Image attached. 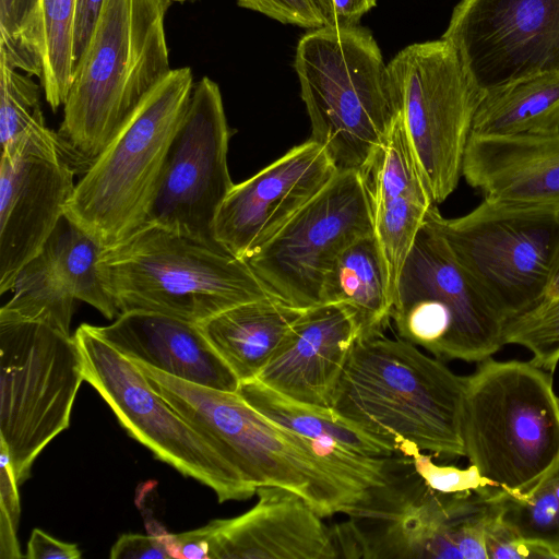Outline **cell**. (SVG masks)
Returning a JSON list of instances; mask_svg holds the SVG:
<instances>
[{"label": "cell", "instance_id": "obj_1", "mask_svg": "<svg viewBox=\"0 0 559 559\" xmlns=\"http://www.w3.org/2000/svg\"><path fill=\"white\" fill-rule=\"evenodd\" d=\"M467 377L414 344L384 334L357 338L331 408L390 442L396 454L416 447L448 459L465 456L462 432Z\"/></svg>", "mask_w": 559, "mask_h": 559}, {"label": "cell", "instance_id": "obj_2", "mask_svg": "<svg viewBox=\"0 0 559 559\" xmlns=\"http://www.w3.org/2000/svg\"><path fill=\"white\" fill-rule=\"evenodd\" d=\"M169 0H105L74 66L57 131L84 174L152 90L171 71L165 31Z\"/></svg>", "mask_w": 559, "mask_h": 559}, {"label": "cell", "instance_id": "obj_3", "mask_svg": "<svg viewBox=\"0 0 559 559\" xmlns=\"http://www.w3.org/2000/svg\"><path fill=\"white\" fill-rule=\"evenodd\" d=\"M132 361L252 495L261 486L287 488L305 498L322 518L345 514L361 497L365 488L320 459L310 440L272 423L238 392L191 383Z\"/></svg>", "mask_w": 559, "mask_h": 559}, {"label": "cell", "instance_id": "obj_4", "mask_svg": "<svg viewBox=\"0 0 559 559\" xmlns=\"http://www.w3.org/2000/svg\"><path fill=\"white\" fill-rule=\"evenodd\" d=\"M97 267L120 313L148 311L200 324L239 304L273 297L246 260L215 240L150 223L104 248Z\"/></svg>", "mask_w": 559, "mask_h": 559}, {"label": "cell", "instance_id": "obj_5", "mask_svg": "<svg viewBox=\"0 0 559 559\" xmlns=\"http://www.w3.org/2000/svg\"><path fill=\"white\" fill-rule=\"evenodd\" d=\"M294 67L311 124L337 171H361L401 112L388 64L360 25L322 26L298 41Z\"/></svg>", "mask_w": 559, "mask_h": 559}, {"label": "cell", "instance_id": "obj_6", "mask_svg": "<svg viewBox=\"0 0 559 559\" xmlns=\"http://www.w3.org/2000/svg\"><path fill=\"white\" fill-rule=\"evenodd\" d=\"M496 495V489L439 492L409 456L394 454L383 480L366 488L347 520L331 528L343 558L488 559L485 530Z\"/></svg>", "mask_w": 559, "mask_h": 559}, {"label": "cell", "instance_id": "obj_7", "mask_svg": "<svg viewBox=\"0 0 559 559\" xmlns=\"http://www.w3.org/2000/svg\"><path fill=\"white\" fill-rule=\"evenodd\" d=\"M465 456L493 487L524 497L559 463L552 373L528 361L479 362L467 376Z\"/></svg>", "mask_w": 559, "mask_h": 559}, {"label": "cell", "instance_id": "obj_8", "mask_svg": "<svg viewBox=\"0 0 559 559\" xmlns=\"http://www.w3.org/2000/svg\"><path fill=\"white\" fill-rule=\"evenodd\" d=\"M194 84L189 67L171 69L75 183L64 216L104 248L146 223Z\"/></svg>", "mask_w": 559, "mask_h": 559}, {"label": "cell", "instance_id": "obj_9", "mask_svg": "<svg viewBox=\"0 0 559 559\" xmlns=\"http://www.w3.org/2000/svg\"><path fill=\"white\" fill-rule=\"evenodd\" d=\"M507 322L539 304L559 257V210L483 199L471 212L425 218Z\"/></svg>", "mask_w": 559, "mask_h": 559}, {"label": "cell", "instance_id": "obj_10", "mask_svg": "<svg viewBox=\"0 0 559 559\" xmlns=\"http://www.w3.org/2000/svg\"><path fill=\"white\" fill-rule=\"evenodd\" d=\"M83 381L74 335L0 316V442L19 485L28 479L45 447L70 426Z\"/></svg>", "mask_w": 559, "mask_h": 559}, {"label": "cell", "instance_id": "obj_11", "mask_svg": "<svg viewBox=\"0 0 559 559\" xmlns=\"http://www.w3.org/2000/svg\"><path fill=\"white\" fill-rule=\"evenodd\" d=\"M391 319L402 340L441 360L480 362L504 345V320L426 219L401 270Z\"/></svg>", "mask_w": 559, "mask_h": 559}, {"label": "cell", "instance_id": "obj_12", "mask_svg": "<svg viewBox=\"0 0 559 559\" xmlns=\"http://www.w3.org/2000/svg\"><path fill=\"white\" fill-rule=\"evenodd\" d=\"M388 68L432 200L443 202L462 177L483 92L471 81L456 50L442 38L406 46Z\"/></svg>", "mask_w": 559, "mask_h": 559}, {"label": "cell", "instance_id": "obj_13", "mask_svg": "<svg viewBox=\"0 0 559 559\" xmlns=\"http://www.w3.org/2000/svg\"><path fill=\"white\" fill-rule=\"evenodd\" d=\"M84 380L110 406L127 432L155 457L210 487L219 502L252 492L236 473L150 384L139 367L83 323L75 333Z\"/></svg>", "mask_w": 559, "mask_h": 559}, {"label": "cell", "instance_id": "obj_14", "mask_svg": "<svg viewBox=\"0 0 559 559\" xmlns=\"http://www.w3.org/2000/svg\"><path fill=\"white\" fill-rule=\"evenodd\" d=\"M373 234L368 193L358 171H337L246 261L271 296L300 309L321 304L324 281L341 253Z\"/></svg>", "mask_w": 559, "mask_h": 559}, {"label": "cell", "instance_id": "obj_15", "mask_svg": "<svg viewBox=\"0 0 559 559\" xmlns=\"http://www.w3.org/2000/svg\"><path fill=\"white\" fill-rule=\"evenodd\" d=\"M218 84H194L170 144L146 223L214 240L216 214L234 187L228 169L231 136Z\"/></svg>", "mask_w": 559, "mask_h": 559}, {"label": "cell", "instance_id": "obj_16", "mask_svg": "<svg viewBox=\"0 0 559 559\" xmlns=\"http://www.w3.org/2000/svg\"><path fill=\"white\" fill-rule=\"evenodd\" d=\"M441 38L483 93L559 72V0H460Z\"/></svg>", "mask_w": 559, "mask_h": 559}, {"label": "cell", "instance_id": "obj_17", "mask_svg": "<svg viewBox=\"0 0 559 559\" xmlns=\"http://www.w3.org/2000/svg\"><path fill=\"white\" fill-rule=\"evenodd\" d=\"M76 174L53 130L1 153L0 294L12 289L64 216Z\"/></svg>", "mask_w": 559, "mask_h": 559}, {"label": "cell", "instance_id": "obj_18", "mask_svg": "<svg viewBox=\"0 0 559 559\" xmlns=\"http://www.w3.org/2000/svg\"><path fill=\"white\" fill-rule=\"evenodd\" d=\"M337 174L325 150L309 139L252 177L234 185L213 226V238L247 260Z\"/></svg>", "mask_w": 559, "mask_h": 559}, {"label": "cell", "instance_id": "obj_19", "mask_svg": "<svg viewBox=\"0 0 559 559\" xmlns=\"http://www.w3.org/2000/svg\"><path fill=\"white\" fill-rule=\"evenodd\" d=\"M104 247L66 216L41 250L16 274L12 298L0 316L45 323L64 334L76 300L111 320L119 309L100 281L97 262Z\"/></svg>", "mask_w": 559, "mask_h": 559}, {"label": "cell", "instance_id": "obj_20", "mask_svg": "<svg viewBox=\"0 0 559 559\" xmlns=\"http://www.w3.org/2000/svg\"><path fill=\"white\" fill-rule=\"evenodd\" d=\"M258 502L230 519H215L210 559H335L332 528L299 493L280 486L257 489Z\"/></svg>", "mask_w": 559, "mask_h": 559}, {"label": "cell", "instance_id": "obj_21", "mask_svg": "<svg viewBox=\"0 0 559 559\" xmlns=\"http://www.w3.org/2000/svg\"><path fill=\"white\" fill-rule=\"evenodd\" d=\"M358 336L347 307L307 308L255 379L297 402L330 407Z\"/></svg>", "mask_w": 559, "mask_h": 559}, {"label": "cell", "instance_id": "obj_22", "mask_svg": "<svg viewBox=\"0 0 559 559\" xmlns=\"http://www.w3.org/2000/svg\"><path fill=\"white\" fill-rule=\"evenodd\" d=\"M361 175L369 198L373 234L384 258L394 299L406 257L429 209L436 204L402 111Z\"/></svg>", "mask_w": 559, "mask_h": 559}, {"label": "cell", "instance_id": "obj_23", "mask_svg": "<svg viewBox=\"0 0 559 559\" xmlns=\"http://www.w3.org/2000/svg\"><path fill=\"white\" fill-rule=\"evenodd\" d=\"M462 177L485 200L559 210V132L471 135Z\"/></svg>", "mask_w": 559, "mask_h": 559}, {"label": "cell", "instance_id": "obj_24", "mask_svg": "<svg viewBox=\"0 0 559 559\" xmlns=\"http://www.w3.org/2000/svg\"><path fill=\"white\" fill-rule=\"evenodd\" d=\"M94 331L126 357L178 379L237 392L240 381L197 323L148 311L121 312Z\"/></svg>", "mask_w": 559, "mask_h": 559}, {"label": "cell", "instance_id": "obj_25", "mask_svg": "<svg viewBox=\"0 0 559 559\" xmlns=\"http://www.w3.org/2000/svg\"><path fill=\"white\" fill-rule=\"evenodd\" d=\"M305 310L266 297L234 306L199 325L242 382L257 378Z\"/></svg>", "mask_w": 559, "mask_h": 559}, {"label": "cell", "instance_id": "obj_26", "mask_svg": "<svg viewBox=\"0 0 559 559\" xmlns=\"http://www.w3.org/2000/svg\"><path fill=\"white\" fill-rule=\"evenodd\" d=\"M341 304L354 314L358 338L384 334L393 299L383 254L374 234L348 246L328 274L321 304Z\"/></svg>", "mask_w": 559, "mask_h": 559}, {"label": "cell", "instance_id": "obj_27", "mask_svg": "<svg viewBox=\"0 0 559 559\" xmlns=\"http://www.w3.org/2000/svg\"><path fill=\"white\" fill-rule=\"evenodd\" d=\"M559 132V72H543L483 93L471 135L516 136Z\"/></svg>", "mask_w": 559, "mask_h": 559}, {"label": "cell", "instance_id": "obj_28", "mask_svg": "<svg viewBox=\"0 0 559 559\" xmlns=\"http://www.w3.org/2000/svg\"><path fill=\"white\" fill-rule=\"evenodd\" d=\"M237 392L269 420L313 444L337 447L369 457L396 454L390 442L346 421L331 407L297 402L257 379L240 382Z\"/></svg>", "mask_w": 559, "mask_h": 559}, {"label": "cell", "instance_id": "obj_29", "mask_svg": "<svg viewBox=\"0 0 559 559\" xmlns=\"http://www.w3.org/2000/svg\"><path fill=\"white\" fill-rule=\"evenodd\" d=\"M43 75L40 85L52 110L63 106L73 74V27L76 0H40Z\"/></svg>", "mask_w": 559, "mask_h": 559}, {"label": "cell", "instance_id": "obj_30", "mask_svg": "<svg viewBox=\"0 0 559 559\" xmlns=\"http://www.w3.org/2000/svg\"><path fill=\"white\" fill-rule=\"evenodd\" d=\"M500 518L523 538L546 546L559 559V463L526 496L497 495Z\"/></svg>", "mask_w": 559, "mask_h": 559}, {"label": "cell", "instance_id": "obj_31", "mask_svg": "<svg viewBox=\"0 0 559 559\" xmlns=\"http://www.w3.org/2000/svg\"><path fill=\"white\" fill-rule=\"evenodd\" d=\"M0 59L16 70L43 75L40 0H0Z\"/></svg>", "mask_w": 559, "mask_h": 559}, {"label": "cell", "instance_id": "obj_32", "mask_svg": "<svg viewBox=\"0 0 559 559\" xmlns=\"http://www.w3.org/2000/svg\"><path fill=\"white\" fill-rule=\"evenodd\" d=\"M46 127L38 85L0 59L1 150Z\"/></svg>", "mask_w": 559, "mask_h": 559}, {"label": "cell", "instance_id": "obj_33", "mask_svg": "<svg viewBox=\"0 0 559 559\" xmlns=\"http://www.w3.org/2000/svg\"><path fill=\"white\" fill-rule=\"evenodd\" d=\"M503 344L525 347L533 365L552 373L559 362V295L508 320Z\"/></svg>", "mask_w": 559, "mask_h": 559}, {"label": "cell", "instance_id": "obj_34", "mask_svg": "<svg viewBox=\"0 0 559 559\" xmlns=\"http://www.w3.org/2000/svg\"><path fill=\"white\" fill-rule=\"evenodd\" d=\"M406 456L412 459L415 471L425 483L439 492H486L495 488L472 464L466 468L439 465L432 461L433 454H425L418 448H412Z\"/></svg>", "mask_w": 559, "mask_h": 559}, {"label": "cell", "instance_id": "obj_35", "mask_svg": "<svg viewBox=\"0 0 559 559\" xmlns=\"http://www.w3.org/2000/svg\"><path fill=\"white\" fill-rule=\"evenodd\" d=\"M12 461L5 445L0 442V558H22L16 531L20 520V498Z\"/></svg>", "mask_w": 559, "mask_h": 559}, {"label": "cell", "instance_id": "obj_36", "mask_svg": "<svg viewBox=\"0 0 559 559\" xmlns=\"http://www.w3.org/2000/svg\"><path fill=\"white\" fill-rule=\"evenodd\" d=\"M485 546L488 559H558L551 549L523 538L510 527L499 515L498 502L485 530Z\"/></svg>", "mask_w": 559, "mask_h": 559}, {"label": "cell", "instance_id": "obj_37", "mask_svg": "<svg viewBox=\"0 0 559 559\" xmlns=\"http://www.w3.org/2000/svg\"><path fill=\"white\" fill-rule=\"evenodd\" d=\"M240 8L259 12L283 24L320 28L323 22L310 0H236Z\"/></svg>", "mask_w": 559, "mask_h": 559}, {"label": "cell", "instance_id": "obj_38", "mask_svg": "<svg viewBox=\"0 0 559 559\" xmlns=\"http://www.w3.org/2000/svg\"><path fill=\"white\" fill-rule=\"evenodd\" d=\"M164 531L150 535L122 534L110 550L111 559H169Z\"/></svg>", "mask_w": 559, "mask_h": 559}, {"label": "cell", "instance_id": "obj_39", "mask_svg": "<svg viewBox=\"0 0 559 559\" xmlns=\"http://www.w3.org/2000/svg\"><path fill=\"white\" fill-rule=\"evenodd\" d=\"M323 26L358 25L362 15L376 7L377 0H310Z\"/></svg>", "mask_w": 559, "mask_h": 559}, {"label": "cell", "instance_id": "obj_40", "mask_svg": "<svg viewBox=\"0 0 559 559\" xmlns=\"http://www.w3.org/2000/svg\"><path fill=\"white\" fill-rule=\"evenodd\" d=\"M211 528L209 523L193 531L164 534L170 558L210 559Z\"/></svg>", "mask_w": 559, "mask_h": 559}, {"label": "cell", "instance_id": "obj_41", "mask_svg": "<svg viewBox=\"0 0 559 559\" xmlns=\"http://www.w3.org/2000/svg\"><path fill=\"white\" fill-rule=\"evenodd\" d=\"M105 0H76L73 27V69L83 53L95 25L98 21Z\"/></svg>", "mask_w": 559, "mask_h": 559}, {"label": "cell", "instance_id": "obj_42", "mask_svg": "<svg viewBox=\"0 0 559 559\" xmlns=\"http://www.w3.org/2000/svg\"><path fill=\"white\" fill-rule=\"evenodd\" d=\"M24 557L28 559H79L81 550L76 544L58 540L44 531L35 528L32 531L27 552Z\"/></svg>", "mask_w": 559, "mask_h": 559}, {"label": "cell", "instance_id": "obj_43", "mask_svg": "<svg viewBox=\"0 0 559 559\" xmlns=\"http://www.w3.org/2000/svg\"><path fill=\"white\" fill-rule=\"evenodd\" d=\"M559 295V257L556 263V267L552 274V278L547 288L544 299H550ZM543 299V300H544Z\"/></svg>", "mask_w": 559, "mask_h": 559}, {"label": "cell", "instance_id": "obj_44", "mask_svg": "<svg viewBox=\"0 0 559 559\" xmlns=\"http://www.w3.org/2000/svg\"><path fill=\"white\" fill-rule=\"evenodd\" d=\"M170 2H179V3H183V2H187V1H194V0H169Z\"/></svg>", "mask_w": 559, "mask_h": 559}]
</instances>
